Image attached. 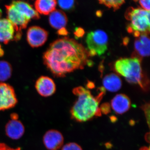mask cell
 Wrapping results in <instances>:
<instances>
[{
	"mask_svg": "<svg viewBox=\"0 0 150 150\" xmlns=\"http://www.w3.org/2000/svg\"><path fill=\"white\" fill-rule=\"evenodd\" d=\"M89 57L87 50L82 45L66 37L51 43L43 54V59L54 76L64 77L68 73L83 69Z\"/></svg>",
	"mask_w": 150,
	"mask_h": 150,
	"instance_id": "cell-1",
	"label": "cell"
},
{
	"mask_svg": "<svg viewBox=\"0 0 150 150\" xmlns=\"http://www.w3.org/2000/svg\"><path fill=\"white\" fill-rule=\"evenodd\" d=\"M105 89L101 88L98 96L94 97L91 91L82 86L73 90L77 99L71 110V117L77 122H83L91 120L95 116H100L101 111L99 103L105 93Z\"/></svg>",
	"mask_w": 150,
	"mask_h": 150,
	"instance_id": "cell-2",
	"label": "cell"
},
{
	"mask_svg": "<svg viewBox=\"0 0 150 150\" xmlns=\"http://www.w3.org/2000/svg\"><path fill=\"white\" fill-rule=\"evenodd\" d=\"M142 59L136 57L121 58L115 62V71L126 79L130 83L138 84L143 89L147 88L148 83L146 82L142 72Z\"/></svg>",
	"mask_w": 150,
	"mask_h": 150,
	"instance_id": "cell-3",
	"label": "cell"
},
{
	"mask_svg": "<svg viewBox=\"0 0 150 150\" xmlns=\"http://www.w3.org/2000/svg\"><path fill=\"white\" fill-rule=\"evenodd\" d=\"M125 17L130 21L127 30L129 33H133L135 37L150 33V11L130 7L126 11Z\"/></svg>",
	"mask_w": 150,
	"mask_h": 150,
	"instance_id": "cell-4",
	"label": "cell"
},
{
	"mask_svg": "<svg viewBox=\"0 0 150 150\" xmlns=\"http://www.w3.org/2000/svg\"><path fill=\"white\" fill-rule=\"evenodd\" d=\"M87 50L90 56H100L108 49V38L106 33L101 30L89 32L86 37Z\"/></svg>",
	"mask_w": 150,
	"mask_h": 150,
	"instance_id": "cell-5",
	"label": "cell"
},
{
	"mask_svg": "<svg viewBox=\"0 0 150 150\" xmlns=\"http://www.w3.org/2000/svg\"><path fill=\"white\" fill-rule=\"evenodd\" d=\"M6 8L7 19L13 25L16 31V40H19L22 36V30L27 27L31 19L12 3L6 5Z\"/></svg>",
	"mask_w": 150,
	"mask_h": 150,
	"instance_id": "cell-6",
	"label": "cell"
},
{
	"mask_svg": "<svg viewBox=\"0 0 150 150\" xmlns=\"http://www.w3.org/2000/svg\"><path fill=\"white\" fill-rule=\"evenodd\" d=\"M18 103L14 89L7 83H0V111L15 106Z\"/></svg>",
	"mask_w": 150,
	"mask_h": 150,
	"instance_id": "cell-7",
	"label": "cell"
},
{
	"mask_svg": "<svg viewBox=\"0 0 150 150\" xmlns=\"http://www.w3.org/2000/svg\"><path fill=\"white\" fill-rule=\"evenodd\" d=\"M48 37V32L39 26H31L28 30L27 41L33 48H38L43 46L46 43Z\"/></svg>",
	"mask_w": 150,
	"mask_h": 150,
	"instance_id": "cell-8",
	"label": "cell"
},
{
	"mask_svg": "<svg viewBox=\"0 0 150 150\" xmlns=\"http://www.w3.org/2000/svg\"><path fill=\"white\" fill-rule=\"evenodd\" d=\"M64 138L61 132L56 130L47 131L43 137L44 146L48 150H58L63 146Z\"/></svg>",
	"mask_w": 150,
	"mask_h": 150,
	"instance_id": "cell-9",
	"label": "cell"
},
{
	"mask_svg": "<svg viewBox=\"0 0 150 150\" xmlns=\"http://www.w3.org/2000/svg\"><path fill=\"white\" fill-rule=\"evenodd\" d=\"M36 90L41 96L47 97L54 94L56 91L54 81L48 76H42L38 79L35 84Z\"/></svg>",
	"mask_w": 150,
	"mask_h": 150,
	"instance_id": "cell-10",
	"label": "cell"
},
{
	"mask_svg": "<svg viewBox=\"0 0 150 150\" xmlns=\"http://www.w3.org/2000/svg\"><path fill=\"white\" fill-rule=\"evenodd\" d=\"M16 33L13 25L7 18L0 19V42L8 44L16 40Z\"/></svg>",
	"mask_w": 150,
	"mask_h": 150,
	"instance_id": "cell-11",
	"label": "cell"
},
{
	"mask_svg": "<svg viewBox=\"0 0 150 150\" xmlns=\"http://www.w3.org/2000/svg\"><path fill=\"white\" fill-rule=\"evenodd\" d=\"M149 34H142L137 37L134 43L136 54L134 57L141 59L142 57H148L150 55V41Z\"/></svg>",
	"mask_w": 150,
	"mask_h": 150,
	"instance_id": "cell-12",
	"label": "cell"
},
{
	"mask_svg": "<svg viewBox=\"0 0 150 150\" xmlns=\"http://www.w3.org/2000/svg\"><path fill=\"white\" fill-rule=\"evenodd\" d=\"M112 110L118 114H122L127 112L131 107V102L129 97L124 94H118L111 101Z\"/></svg>",
	"mask_w": 150,
	"mask_h": 150,
	"instance_id": "cell-13",
	"label": "cell"
},
{
	"mask_svg": "<svg viewBox=\"0 0 150 150\" xmlns=\"http://www.w3.org/2000/svg\"><path fill=\"white\" fill-rule=\"evenodd\" d=\"M5 131L9 138L13 140H18L24 134V126L18 120L11 119L6 125Z\"/></svg>",
	"mask_w": 150,
	"mask_h": 150,
	"instance_id": "cell-14",
	"label": "cell"
},
{
	"mask_svg": "<svg viewBox=\"0 0 150 150\" xmlns=\"http://www.w3.org/2000/svg\"><path fill=\"white\" fill-rule=\"evenodd\" d=\"M49 22L51 27L58 30L65 28L68 22L66 14L59 10H55L50 14Z\"/></svg>",
	"mask_w": 150,
	"mask_h": 150,
	"instance_id": "cell-15",
	"label": "cell"
},
{
	"mask_svg": "<svg viewBox=\"0 0 150 150\" xmlns=\"http://www.w3.org/2000/svg\"><path fill=\"white\" fill-rule=\"evenodd\" d=\"M103 84L104 89L109 91L115 92L121 88L122 81L118 75L111 73L104 77Z\"/></svg>",
	"mask_w": 150,
	"mask_h": 150,
	"instance_id": "cell-16",
	"label": "cell"
},
{
	"mask_svg": "<svg viewBox=\"0 0 150 150\" xmlns=\"http://www.w3.org/2000/svg\"><path fill=\"white\" fill-rule=\"evenodd\" d=\"M57 1L55 0H37L34 3L38 13L48 15L56 10Z\"/></svg>",
	"mask_w": 150,
	"mask_h": 150,
	"instance_id": "cell-17",
	"label": "cell"
},
{
	"mask_svg": "<svg viewBox=\"0 0 150 150\" xmlns=\"http://www.w3.org/2000/svg\"><path fill=\"white\" fill-rule=\"evenodd\" d=\"M12 4L22 11L30 19L38 20L40 18L39 14L28 3L23 1H13Z\"/></svg>",
	"mask_w": 150,
	"mask_h": 150,
	"instance_id": "cell-18",
	"label": "cell"
},
{
	"mask_svg": "<svg viewBox=\"0 0 150 150\" xmlns=\"http://www.w3.org/2000/svg\"><path fill=\"white\" fill-rule=\"evenodd\" d=\"M11 66L8 62L0 61V81H5L11 77L12 74Z\"/></svg>",
	"mask_w": 150,
	"mask_h": 150,
	"instance_id": "cell-19",
	"label": "cell"
},
{
	"mask_svg": "<svg viewBox=\"0 0 150 150\" xmlns=\"http://www.w3.org/2000/svg\"><path fill=\"white\" fill-rule=\"evenodd\" d=\"M125 2L121 0H106L99 1L100 4H103L109 8H112L114 11L117 10L120 8L121 6Z\"/></svg>",
	"mask_w": 150,
	"mask_h": 150,
	"instance_id": "cell-20",
	"label": "cell"
},
{
	"mask_svg": "<svg viewBox=\"0 0 150 150\" xmlns=\"http://www.w3.org/2000/svg\"><path fill=\"white\" fill-rule=\"evenodd\" d=\"M58 3L60 7L64 10H69L75 4L74 1H59Z\"/></svg>",
	"mask_w": 150,
	"mask_h": 150,
	"instance_id": "cell-21",
	"label": "cell"
},
{
	"mask_svg": "<svg viewBox=\"0 0 150 150\" xmlns=\"http://www.w3.org/2000/svg\"><path fill=\"white\" fill-rule=\"evenodd\" d=\"M62 150H83L81 147L77 144L75 143H68L65 145Z\"/></svg>",
	"mask_w": 150,
	"mask_h": 150,
	"instance_id": "cell-22",
	"label": "cell"
},
{
	"mask_svg": "<svg viewBox=\"0 0 150 150\" xmlns=\"http://www.w3.org/2000/svg\"><path fill=\"white\" fill-rule=\"evenodd\" d=\"M140 5L142 7L143 9L150 11V6L149 0H144V1H139ZM142 8V9H143Z\"/></svg>",
	"mask_w": 150,
	"mask_h": 150,
	"instance_id": "cell-23",
	"label": "cell"
},
{
	"mask_svg": "<svg viewBox=\"0 0 150 150\" xmlns=\"http://www.w3.org/2000/svg\"><path fill=\"white\" fill-rule=\"evenodd\" d=\"M101 112H102L104 114H108L110 112V105L109 103H104L101 105L100 107Z\"/></svg>",
	"mask_w": 150,
	"mask_h": 150,
	"instance_id": "cell-24",
	"label": "cell"
},
{
	"mask_svg": "<svg viewBox=\"0 0 150 150\" xmlns=\"http://www.w3.org/2000/svg\"><path fill=\"white\" fill-rule=\"evenodd\" d=\"M149 103H147L143 105V109L145 111V114H146V116L147 117V120L148 121V124H149Z\"/></svg>",
	"mask_w": 150,
	"mask_h": 150,
	"instance_id": "cell-25",
	"label": "cell"
},
{
	"mask_svg": "<svg viewBox=\"0 0 150 150\" xmlns=\"http://www.w3.org/2000/svg\"><path fill=\"white\" fill-rule=\"evenodd\" d=\"M0 150H21V148L13 149L9 146L5 144L0 143Z\"/></svg>",
	"mask_w": 150,
	"mask_h": 150,
	"instance_id": "cell-26",
	"label": "cell"
},
{
	"mask_svg": "<svg viewBox=\"0 0 150 150\" xmlns=\"http://www.w3.org/2000/svg\"><path fill=\"white\" fill-rule=\"evenodd\" d=\"M11 118L12 120H18V115L16 113H13L11 114Z\"/></svg>",
	"mask_w": 150,
	"mask_h": 150,
	"instance_id": "cell-27",
	"label": "cell"
},
{
	"mask_svg": "<svg viewBox=\"0 0 150 150\" xmlns=\"http://www.w3.org/2000/svg\"><path fill=\"white\" fill-rule=\"evenodd\" d=\"M4 54V51L2 48H1V45H0V57L2 56Z\"/></svg>",
	"mask_w": 150,
	"mask_h": 150,
	"instance_id": "cell-28",
	"label": "cell"
},
{
	"mask_svg": "<svg viewBox=\"0 0 150 150\" xmlns=\"http://www.w3.org/2000/svg\"><path fill=\"white\" fill-rule=\"evenodd\" d=\"M140 150H150L149 147H147L144 146L143 147L140 149Z\"/></svg>",
	"mask_w": 150,
	"mask_h": 150,
	"instance_id": "cell-29",
	"label": "cell"
},
{
	"mask_svg": "<svg viewBox=\"0 0 150 150\" xmlns=\"http://www.w3.org/2000/svg\"><path fill=\"white\" fill-rule=\"evenodd\" d=\"M2 12L1 10L0 9V18L2 16Z\"/></svg>",
	"mask_w": 150,
	"mask_h": 150,
	"instance_id": "cell-30",
	"label": "cell"
}]
</instances>
